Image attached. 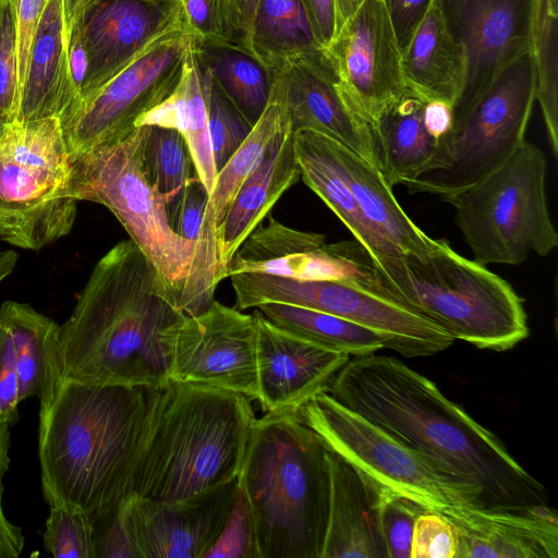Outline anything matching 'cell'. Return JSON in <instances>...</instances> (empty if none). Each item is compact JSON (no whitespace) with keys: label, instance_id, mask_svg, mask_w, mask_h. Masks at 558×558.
I'll list each match as a JSON object with an SVG mask.
<instances>
[{"label":"cell","instance_id":"cell-43","mask_svg":"<svg viewBox=\"0 0 558 558\" xmlns=\"http://www.w3.org/2000/svg\"><path fill=\"white\" fill-rule=\"evenodd\" d=\"M458 534L441 512L425 510L415 520L410 558H457Z\"/></svg>","mask_w":558,"mask_h":558},{"label":"cell","instance_id":"cell-12","mask_svg":"<svg viewBox=\"0 0 558 558\" xmlns=\"http://www.w3.org/2000/svg\"><path fill=\"white\" fill-rule=\"evenodd\" d=\"M240 311L283 303L331 314L367 327L386 341V349L405 357H423L449 348L454 339L426 317L389 298L340 280H296L267 274L229 277Z\"/></svg>","mask_w":558,"mask_h":558},{"label":"cell","instance_id":"cell-29","mask_svg":"<svg viewBox=\"0 0 558 558\" xmlns=\"http://www.w3.org/2000/svg\"><path fill=\"white\" fill-rule=\"evenodd\" d=\"M73 101L62 0H46L15 120L61 119Z\"/></svg>","mask_w":558,"mask_h":558},{"label":"cell","instance_id":"cell-17","mask_svg":"<svg viewBox=\"0 0 558 558\" xmlns=\"http://www.w3.org/2000/svg\"><path fill=\"white\" fill-rule=\"evenodd\" d=\"M270 97L292 132L322 133L378 169L373 128L344 93L324 50L300 56L270 72Z\"/></svg>","mask_w":558,"mask_h":558},{"label":"cell","instance_id":"cell-51","mask_svg":"<svg viewBox=\"0 0 558 558\" xmlns=\"http://www.w3.org/2000/svg\"><path fill=\"white\" fill-rule=\"evenodd\" d=\"M316 39L324 49L337 32L335 0H303Z\"/></svg>","mask_w":558,"mask_h":558},{"label":"cell","instance_id":"cell-33","mask_svg":"<svg viewBox=\"0 0 558 558\" xmlns=\"http://www.w3.org/2000/svg\"><path fill=\"white\" fill-rule=\"evenodd\" d=\"M253 56L268 72L323 50L303 0H258L252 29Z\"/></svg>","mask_w":558,"mask_h":558},{"label":"cell","instance_id":"cell-30","mask_svg":"<svg viewBox=\"0 0 558 558\" xmlns=\"http://www.w3.org/2000/svg\"><path fill=\"white\" fill-rule=\"evenodd\" d=\"M210 85L211 74L198 59L192 41L174 93L136 124V128L159 125L178 130L187 145L195 173L208 194L217 177L208 130Z\"/></svg>","mask_w":558,"mask_h":558},{"label":"cell","instance_id":"cell-10","mask_svg":"<svg viewBox=\"0 0 558 558\" xmlns=\"http://www.w3.org/2000/svg\"><path fill=\"white\" fill-rule=\"evenodd\" d=\"M533 51L521 56L492 82L470 110L438 142L429 168L404 185L410 194L441 199L483 180L525 141L535 101Z\"/></svg>","mask_w":558,"mask_h":558},{"label":"cell","instance_id":"cell-35","mask_svg":"<svg viewBox=\"0 0 558 558\" xmlns=\"http://www.w3.org/2000/svg\"><path fill=\"white\" fill-rule=\"evenodd\" d=\"M194 46L214 81L254 125L269 101L268 70L247 52L230 45Z\"/></svg>","mask_w":558,"mask_h":558},{"label":"cell","instance_id":"cell-23","mask_svg":"<svg viewBox=\"0 0 558 558\" xmlns=\"http://www.w3.org/2000/svg\"><path fill=\"white\" fill-rule=\"evenodd\" d=\"M458 534L457 558H557L558 520L547 505L442 509Z\"/></svg>","mask_w":558,"mask_h":558},{"label":"cell","instance_id":"cell-21","mask_svg":"<svg viewBox=\"0 0 558 558\" xmlns=\"http://www.w3.org/2000/svg\"><path fill=\"white\" fill-rule=\"evenodd\" d=\"M258 398L266 413L293 412L313 396L327 391L349 354L306 342L270 323L257 308Z\"/></svg>","mask_w":558,"mask_h":558},{"label":"cell","instance_id":"cell-6","mask_svg":"<svg viewBox=\"0 0 558 558\" xmlns=\"http://www.w3.org/2000/svg\"><path fill=\"white\" fill-rule=\"evenodd\" d=\"M373 268L384 295L454 340L506 351L529 336L523 300L510 283L458 254L446 240H436L429 251L373 262Z\"/></svg>","mask_w":558,"mask_h":558},{"label":"cell","instance_id":"cell-37","mask_svg":"<svg viewBox=\"0 0 558 558\" xmlns=\"http://www.w3.org/2000/svg\"><path fill=\"white\" fill-rule=\"evenodd\" d=\"M148 181L166 198L168 206L196 175L182 134L172 128L146 125L142 148Z\"/></svg>","mask_w":558,"mask_h":558},{"label":"cell","instance_id":"cell-5","mask_svg":"<svg viewBox=\"0 0 558 558\" xmlns=\"http://www.w3.org/2000/svg\"><path fill=\"white\" fill-rule=\"evenodd\" d=\"M326 447L293 413L256 418L236 482L259 558H320L329 507Z\"/></svg>","mask_w":558,"mask_h":558},{"label":"cell","instance_id":"cell-31","mask_svg":"<svg viewBox=\"0 0 558 558\" xmlns=\"http://www.w3.org/2000/svg\"><path fill=\"white\" fill-rule=\"evenodd\" d=\"M425 102L405 89L372 126L378 171L391 189L425 172L436 155L438 140L423 119Z\"/></svg>","mask_w":558,"mask_h":558},{"label":"cell","instance_id":"cell-3","mask_svg":"<svg viewBox=\"0 0 558 558\" xmlns=\"http://www.w3.org/2000/svg\"><path fill=\"white\" fill-rule=\"evenodd\" d=\"M151 389L64 380L39 412L38 458L47 504L82 509L93 524L132 494Z\"/></svg>","mask_w":558,"mask_h":558},{"label":"cell","instance_id":"cell-15","mask_svg":"<svg viewBox=\"0 0 558 558\" xmlns=\"http://www.w3.org/2000/svg\"><path fill=\"white\" fill-rule=\"evenodd\" d=\"M257 329L253 314L214 300L186 316L172 340L170 377L258 398Z\"/></svg>","mask_w":558,"mask_h":558},{"label":"cell","instance_id":"cell-25","mask_svg":"<svg viewBox=\"0 0 558 558\" xmlns=\"http://www.w3.org/2000/svg\"><path fill=\"white\" fill-rule=\"evenodd\" d=\"M326 458L329 507L320 558H388L376 495L339 454L327 449Z\"/></svg>","mask_w":558,"mask_h":558},{"label":"cell","instance_id":"cell-11","mask_svg":"<svg viewBox=\"0 0 558 558\" xmlns=\"http://www.w3.org/2000/svg\"><path fill=\"white\" fill-rule=\"evenodd\" d=\"M291 413L327 449L345 460L377 499L380 495L397 494L432 511L452 506L485 507L477 490L442 473L427 458L326 391L313 396Z\"/></svg>","mask_w":558,"mask_h":558},{"label":"cell","instance_id":"cell-34","mask_svg":"<svg viewBox=\"0 0 558 558\" xmlns=\"http://www.w3.org/2000/svg\"><path fill=\"white\" fill-rule=\"evenodd\" d=\"M256 308L278 328L328 351L361 356L387 347L378 332L331 314L283 303Z\"/></svg>","mask_w":558,"mask_h":558},{"label":"cell","instance_id":"cell-14","mask_svg":"<svg viewBox=\"0 0 558 558\" xmlns=\"http://www.w3.org/2000/svg\"><path fill=\"white\" fill-rule=\"evenodd\" d=\"M436 2L448 33L466 53V81L452 107L453 124L506 66L533 51L537 0Z\"/></svg>","mask_w":558,"mask_h":558},{"label":"cell","instance_id":"cell-39","mask_svg":"<svg viewBox=\"0 0 558 558\" xmlns=\"http://www.w3.org/2000/svg\"><path fill=\"white\" fill-rule=\"evenodd\" d=\"M253 126L211 76L208 130L217 173L241 147Z\"/></svg>","mask_w":558,"mask_h":558},{"label":"cell","instance_id":"cell-26","mask_svg":"<svg viewBox=\"0 0 558 558\" xmlns=\"http://www.w3.org/2000/svg\"><path fill=\"white\" fill-rule=\"evenodd\" d=\"M300 179L336 214L373 262L403 254L383 241L368 226L349 186L335 141L313 130L293 132Z\"/></svg>","mask_w":558,"mask_h":558},{"label":"cell","instance_id":"cell-47","mask_svg":"<svg viewBox=\"0 0 558 558\" xmlns=\"http://www.w3.org/2000/svg\"><path fill=\"white\" fill-rule=\"evenodd\" d=\"M19 381L13 343L0 323V422L14 425L19 414Z\"/></svg>","mask_w":558,"mask_h":558},{"label":"cell","instance_id":"cell-49","mask_svg":"<svg viewBox=\"0 0 558 558\" xmlns=\"http://www.w3.org/2000/svg\"><path fill=\"white\" fill-rule=\"evenodd\" d=\"M258 0H220L229 45L253 56L252 29Z\"/></svg>","mask_w":558,"mask_h":558},{"label":"cell","instance_id":"cell-41","mask_svg":"<svg viewBox=\"0 0 558 558\" xmlns=\"http://www.w3.org/2000/svg\"><path fill=\"white\" fill-rule=\"evenodd\" d=\"M203 558H259L252 512L238 482L229 515Z\"/></svg>","mask_w":558,"mask_h":558},{"label":"cell","instance_id":"cell-1","mask_svg":"<svg viewBox=\"0 0 558 558\" xmlns=\"http://www.w3.org/2000/svg\"><path fill=\"white\" fill-rule=\"evenodd\" d=\"M326 392L477 490L485 507L547 505L544 485L506 445L404 362L374 353L355 356Z\"/></svg>","mask_w":558,"mask_h":558},{"label":"cell","instance_id":"cell-32","mask_svg":"<svg viewBox=\"0 0 558 558\" xmlns=\"http://www.w3.org/2000/svg\"><path fill=\"white\" fill-rule=\"evenodd\" d=\"M335 145L349 186L372 230L403 255L432 250L436 240L404 213L378 169L336 141Z\"/></svg>","mask_w":558,"mask_h":558},{"label":"cell","instance_id":"cell-46","mask_svg":"<svg viewBox=\"0 0 558 558\" xmlns=\"http://www.w3.org/2000/svg\"><path fill=\"white\" fill-rule=\"evenodd\" d=\"M46 0H13L20 98Z\"/></svg>","mask_w":558,"mask_h":558},{"label":"cell","instance_id":"cell-50","mask_svg":"<svg viewBox=\"0 0 558 558\" xmlns=\"http://www.w3.org/2000/svg\"><path fill=\"white\" fill-rule=\"evenodd\" d=\"M433 0H384L401 54L409 46Z\"/></svg>","mask_w":558,"mask_h":558},{"label":"cell","instance_id":"cell-4","mask_svg":"<svg viewBox=\"0 0 558 558\" xmlns=\"http://www.w3.org/2000/svg\"><path fill=\"white\" fill-rule=\"evenodd\" d=\"M255 420L234 391L172 379L151 389L132 494L179 502L235 481Z\"/></svg>","mask_w":558,"mask_h":558},{"label":"cell","instance_id":"cell-18","mask_svg":"<svg viewBox=\"0 0 558 558\" xmlns=\"http://www.w3.org/2000/svg\"><path fill=\"white\" fill-rule=\"evenodd\" d=\"M76 29L88 59L78 99L106 84L157 43L187 33L181 0H101Z\"/></svg>","mask_w":558,"mask_h":558},{"label":"cell","instance_id":"cell-9","mask_svg":"<svg viewBox=\"0 0 558 558\" xmlns=\"http://www.w3.org/2000/svg\"><path fill=\"white\" fill-rule=\"evenodd\" d=\"M146 125L71 160L77 201L107 207L160 274L178 306L195 245L171 228L168 202L148 181L142 158ZM181 310V308H180Z\"/></svg>","mask_w":558,"mask_h":558},{"label":"cell","instance_id":"cell-53","mask_svg":"<svg viewBox=\"0 0 558 558\" xmlns=\"http://www.w3.org/2000/svg\"><path fill=\"white\" fill-rule=\"evenodd\" d=\"M423 119L427 131L439 142L451 129L452 107L444 101H426Z\"/></svg>","mask_w":558,"mask_h":558},{"label":"cell","instance_id":"cell-40","mask_svg":"<svg viewBox=\"0 0 558 558\" xmlns=\"http://www.w3.org/2000/svg\"><path fill=\"white\" fill-rule=\"evenodd\" d=\"M376 508L387 557L410 558L413 526L425 509L397 494L380 495Z\"/></svg>","mask_w":558,"mask_h":558},{"label":"cell","instance_id":"cell-13","mask_svg":"<svg viewBox=\"0 0 558 558\" xmlns=\"http://www.w3.org/2000/svg\"><path fill=\"white\" fill-rule=\"evenodd\" d=\"M192 39L185 32L162 39L60 119L71 160L114 143L177 89Z\"/></svg>","mask_w":558,"mask_h":558},{"label":"cell","instance_id":"cell-16","mask_svg":"<svg viewBox=\"0 0 558 558\" xmlns=\"http://www.w3.org/2000/svg\"><path fill=\"white\" fill-rule=\"evenodd\" d=\"M323 50L372 126L403 95L401 51L384 0H363Z\"/></svg>","mask_w":558,"mask_h":558},{"label":"cell","instance_id":"cell-54","mask_svg":"<svg viewBox=\"0 0 558 558\" xmlns=\"http://www.w3.org/2000/svg\"><path fill=\"white\" fill-rule=\"evenodd\" d=\"M101 0H62L63 33L66 46L72 33L81 25L85 15Z\"/></svg>","mask_w":558,"mask_h":558},{"label":"cell","instance_id":"cell-24","mask_svg":"<svg viewBox=\"0 0 558 558\" xmlns=\"http://www.w3.org/2000/svg\"><path fill=\"white\" fill-rule=\"evenodd\" d=\"M300 180L293 132L279 133L268 145L263 159L246 178L216 233L217 282L226 278L234 254L267 217L277 201Z\"/></svg>","mask_w":558,"mask_h":558},{"label":"cell","instance_id":"cell-8","mask_svg":"<svg viewBox=\"0 0 558 558\" xmlns=\"http://www.w3.org/2000/svg\"><path fill=\"white\" fill-rule=\"evenodd\" d=\"M546 157L534 144L522 145L496 170L442 201L474 260L519 265L531 252L546 256L558 245L545 193Z\"/></svg>","mask_w":558,"mask_h":558},{"label":"cell","instance_id":"cell-7","mask_svg":"<svg viewBox=\"0 0 558 558\" xmlns=\"http://www.w3.org/2000/svg\"><path fill=\"white\" fill-rule=\"evenodd\" d=\"M57 117L0 125V240L39 250L69 234L77 199Z\"/></svg>","mask_w":558,"mask_h":558},{"label":"cell","instance_id":"cell-22","mask_svg":"<svg viewBox=\"0 0 558 558\" xmlns=\"http://www.w3.org/2000/svg\"><path fill=\"white\" fill-rule=\"evenodd\" d=\"M242 243L227 276L254 272L296 280L349 281L354 267V241L333 244L316 232L292 229L270 214Z\"/></svg>","mask_w":558,"mask_h":558},{"label":"cell","instance_id":"cell-38","mask_svg":"<svg viewBox=\"0 0 558 558\" xmlns=\"http://www.w3.org/2000/svg\"><path fill=\"white\" fill-rule=\"evenodd\" d=\"M49 505L43 543L56 558H96L95 530L89 517L80 508L62 501Z\"/></svg>","mask_w":558,"mask_h":558},{"label":"cell","instance_id":"cell-27","mask_svg":"<svg viewBox=\"0 0 558 558\" xmlns=\"http://www.w3.org/2000/svg\"><path fill=\"white\" fill-rule=\"evenodd\" d=\"M0 323L14 349L19 400L36 396L39 412L49 408L64 381L59 345V325L27 303L7 301Z\"/></svg>","mask_w":558,"mask_h":558},{"label":"cell","instance_id":"cell-45","mask_svg":"<svg viewBox=\"0 0 558 558\" xmlns=\"http://www.w3.org/2000/svg\"><path fill=\"white\" fill-rule=\"evenodd\" d=\"M186 31L197 46L229 45L220 0H181Z\"/></svg>","mask_w":558,"mask_h":558},{"label":"cell","instance_id":"cell-36","mask_svg":"<svg viewBox=\"0 0 558 558\" xmlns=\"http://www.w3.org/2000/svg\"><path fill=\"white\" fill-rule=\"evenodd\" d=\"M557 0H537L533 54L536 68L535 100L541 105L548 141L558 156Z\"/></svg>","mask_w":558,"mask_h":558},{"label":"cell","instance_id":"cell-28","mask_svg":"<svg viewBox=\"0 0 558 558\" xmlns=\"http://www.w3.org/2000/svg\"><path fill=\"white\" fill-rule=\"evenodd\" d=\"M404 88L424 101H444L451 107L466 81V53L448 33L436 0L401 54Z\"/></svg>","mask_w":558,"mask_h":558},{"label":"cell","instance_id":"cell-48","mask_svg":"<svg viewBox=\"0 0 558 558\" xmlns=\"http://www.w3.org/2000/svg\"><path fill=\"white\" fill-rule=\"evenodd\" d=\"M10 425L0 422V558L19 557L25 543L22 529L12 523L3 510V480L10 466Z\"/></svg>","mask_w":558,"mask_h":558},{"label":"cell","instance_id":"cell-42","mask_svg":"<svg viewBox=\"0 0 558 558\" xmlns=\"http://www.w3.org/2000/svg\"><path fill=\"white\" fill-rule=\"evenodd\" d=\"M20 107L13 0H0V125L16 119Z\"/></svg>","mask_w":558,"mask_h":558},{"label":"cell","instance_id":"cell-55","mask_svg":"<svg viewBox=\"0 0 558 558\" xmlns=\"http://www.w3.org/2000/svg\"><path fill=\"white\" fill-rule=\"evenodd\" d=\"M337 9V31L354 13L363 0H335ZM337 33V32H336Z\"/></svg>","mask_w":558,"mask_h":558},{"label":"cell","instance_id":"cell-44","mask_svg":"<svg viewBox=\"0 0 558 558\" xmlns=\"http://www.w3.org/2000/svg\"><path fill=\"white\" fill-rule=\"evenodd\" d=\"M207 201L208 192L198 177L195 175L168 206L172 230L194 245L199 234Z\"/></svg>","mask_w":558,"mask_h":558},{"label":"cell","instance_id":"cell-20","mask_svg":"<svg viewBox=\"0 0 558 558\" xmlns=\"http://www.w3.org/2000/svg\"><path fill=\"white\" fill-rule=\"evenodd\" d=\"M287 130L290 128L282 106L269 97L247 138L218 171L208 194L192 265L179 298V307L187 316L204 312L214 302L218 286L217 229L240 187L259 165L270 142Z\"/></svg>","mask_w":558,"mask_h":558},{"label":"cell","instance_id":"cell-52","mask_svg":"<svg viewBox=\"0 0 558 558\" xmlns=\"http://www.w3.org/2000/svg\"><path fill=\"white\" fill-rule=\"evenodd\" d=\"M68 63L71 86L74 95V104L81 95L88 69L87 53L78 29H75L72 33L71 38L69 40Z\"/></svg>","mask_w":558,"mask_h":558},{"label":"cell","instance_id":"cell-2","mask_svg":"<svg viewBox=\"0 0 558 558\" xmlns=\"http://www.w3.org/2000/svg\"><path fill=\"white\" fill-rule=\"evenodd\" d=\"M186 316L140 247L120 241L96 263L59 327L64 380L167 386L172 340Z\"/></svg>","mask_w":558,"mask_h":558},{"label":"cell","instance_id":"cell-56","mask_svg":"<svg viewBox=\"0 0 558 558\" xmlns=\"http://www.w3.org/2000/svg\"><path fill=\"white\" fill-rule=\"evenodd\" d=\"M17 257L14 251H0V282L13 271Z\"/></svg>","mask_w":558,"mask_h":558},{"label":"cell","instance_id":"cell-19","mask_svg":"<svg viewBox=\"0 0 558 558\" xmlns=\"http://www.w3.org/2000/svg\"><path fill=\"white\" fill-rule=\"evenodd\" d=\"M235 490L236 480L179 502L128 496L117 510L135 558H203L229 515Z\"/></svg>","mask_w":558,"mask_h":558}]
</instances>
